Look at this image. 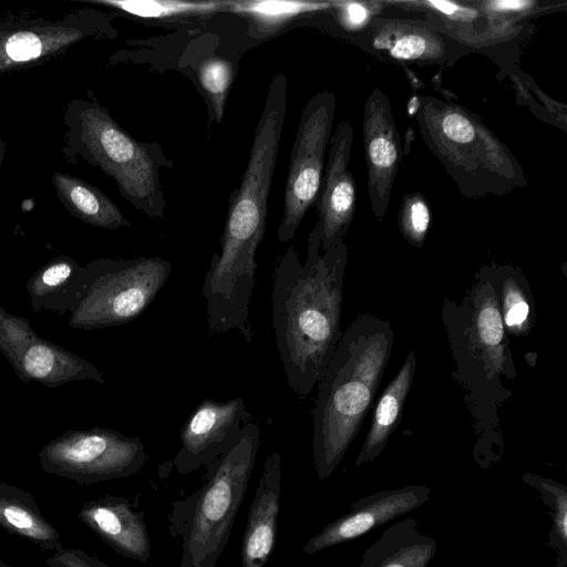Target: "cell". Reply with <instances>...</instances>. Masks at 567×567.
<instances>
[{"mask_svg": "<svg viewBox=\"0 0 567 567\" xmlns=\"http://www.w3.org/2000/svg\"><path fill=\"white\" fill-rule=\"evenodd\" d=\"M317 226L305 264L295 247L277 260L271 291L272 327L288 386L301 398L324 375L341 331L342 288L348 259L344 241L320 254Z\"/></svg>", "mask_w": 567, "mask_h": 567, "instance_id": "cell-2", "label": "cell"}, {"mask_svg": "<svg viewBox=\"0 0 567 567\" xmlns=\"http://www.w3.org/2000/svg\"><path fill=\"white\" fill-rule=\"evenodd\" d=\"M7 144L4 141L0 138V171L3 163L4 154H6Z\"/></svg>", "mask_w": 567, "mask_h": 567, "instance_id": "cell-34", "label": "cell"}, {"mask_svg": "<svg viewBox=\"0 0 567 567\" xmlns=\"http://www.w3.org/2000/svg\"><path fill=\"white\" fill-rule=\"evenodd\" d=\"M430 495L431 488L427 486L409 485L362 497L351 505L348 513L311 537L303 551L311 555L357 538L424 505Z\"/></svg>", "mask_w": 567, "mask_h": 567, "instance_id": "cell-14", "label": "cell"}, {"mask_svg": "<svg viewBox=\"0 0 567 567\" xmlns=\"http://www.w3.org/2000/svg\"><path fill=\"white\" fill-rule=\"evenodd\" d=\"M281 489V456L270 453L251 502L241 542V567H264L269 560L277 536Z\"/></svg>", "mask_w": 567, "mask_h": 567, "instance_id": "cell-16", "label": "cell"}, {"mask_svg": "<svg viewBox=\"0 0 567 567\" xmlns=\"http://www.w3.org/2000/svg\"><path fill=\"white\" fill-rule=\"evenodd\" d=\"M62 120L61 152L68 163L83 159L113 179L137 210L152 219L164 217L166 199L159 172L174 163L158 143L133 138L91 90L68 103Z\"/></svg>", "mask_w": 567, "mask_h": 567, "instance_id": "cell-4", "label": "cell"}, {"mask_svg": "<svg viewBox=\"0 0 567 567\" xmlns=\"http://www.w3.org/2000/svg\"><path fill=\"white\" fill-rule=\"evenodd\" d=\"M38 456L44 472L80 485L128 477L147 460L138 436L103 427L66 431L47 443Z\"/></svg>", "mask_w": 567, "mask_h": 567, "instance_id": "cell-9", "label": "cell"}, {"mask_svg": "<svg viewBox=\"0 0 567 567\" xmlns=\"http://www.w3.org/2000/svg\"><path fill=\"white\" fill-rule=\"evenodd\" d=\"M431 221L426 199L420 193L406 194L399 212V227L408 243L421 247Z\"/></svg>", "mask_w": 567, "mask_h": 567, "instance_id": "cell-29", "label": "cell"}, {"mask_svg": "<svg viewBox=\"0 0 567 567\" xmlns=\"http://www.w3.org/2000/svg\"><path fill=\"white\" fill-rule=\"evenodd\" d=\"M353 127L342 120L330 137L327 165L316 200L320 243L323 251L343 241V237L354 217L357 188L349 169Z\"/></svg>", "mask_w": 567, "mask_h": 567, "instance_id": "cell-13", "label": "cell"}, {"mask_svg": "<svg viewBox=\"0 0 567 567\" xmlns=\"http://www.w3.org/2000/svg\"><path fill=\"white\" fill-rule=\"evenodd\" d=\"M0 567H12L8 565L1 557H0Z\"/></svg>", "mask_w": 567, "mask_h": 567, "instance_id": "cell-35", "label": "cell"}, {"mask_svg": "<svg viewBox=\"0 0 567 567\" xmlns=\"http://www.w3.org/2000/svg\"><path fill=\"white\" fill-rule=\"evenodd\" d=\"M116 35L104 12L83 8L59 19L0 21V78L62 60L87 40Z\"/></svg>", "mask_w": 567, "mask_h": 567, "instance_id": "cell-8", "label": "cell"}, {"mask_svg": "<svg viewBox=\"0 0 567 567\" xmlns=\"http://www.w3.org/2000/svg\"><path fill=\"white\" fill-rule=\"evenodd\" d=\"M496 277L499 279L494 288L506 331L517 336L526 334L533 320L532 296L525 278L513 269L501 270V275Z\"/></svg>", "mask_w": 567, "mask_h": 567, "instance_id": "cell-26", "label": "cell"}, {"mask_svg": "<svg viewBox=\"0 0 567 567\" xmlns=\"http://www.w3.org/2000/svg\"><path fill=\"white\" fill-rule=\"evenodd\" d=\"M233 76V64L220 56L205 59L197 69L199 85L209 101L217 123L223 118Z\"/></svg>", "mask_w": 567, "mask_h": 567, "instance_id": "cell-28", "label": "cell"}, {"mask_svg": "<svg viewBox=\"0 0 567 567\" xmlns=\"http://www.w3.org/2000/svg\"><path fill=\"white\" fill-rule=\"evenodd\" d=\"M0 527L32 542L41 550H55L62 545L60 533L42 515L34 495L3 482L0 483Z\"/></svg>", "mask_w": 567, "mask_h": 567, "instance_id": "cell-21", "label": "cell"}, {"mask_svg": "<svg viewBox=\"0 0 567 567\" xmlns=\"http://www.w3.org/2000/svg\"><path fill=\"white\" fill-rule=\"evenodd\" d=\"M45 564L48 567H111L83 549L64 548L63 545L45 558Z\"/></svg>", "mask_w": 567, "mask_h": 567, "instance_id": "cell-31", "label": "cell"}, {"mask_svg": "<svg viewBox=\"0 0 567 567\" xmlns=\"http://www.w3.org/2000/svg\"><path fill=\"white\" fill-rule=\"evenodd\" d=\"M472 331L471 337L480 350L487 355V361L497 372H505L506 349L505 326L502 319L497 293L491 278H481L472 293Z\"/></svg>", "mask_w": 567, "mask_h": 567, "instance_id": "cell-23", "label": "cell"}, {"mask_svg": "<svg viewBox=\"0 0 567 567\" xmlns=\"http://www.w3.org/2000/svg\"><path fill=\"white\" fill-rule=\"evenodd\" d=\"M338 17L342 25L348 29L363 27L371 16L370 9L362 2H336Z\"/></svg>", "mask_w": 567, "mask_h": 567, "instance_id": "cell-32", "label": "cell"}, {"mask_svg": "<svg viewBox=\"0 0 567 567\" xmlns=\"http://www.w3.org/2000/svg\"><path fill=\"white\" fill-rule=\"evenodd\" d=\"M336 106L334 93L323 90L311 96L301 112L288 167L284 215L277 229L281 243L295 237L305 215L316 204Z\"/></svg>", "mask_w": 567, "mask_h": 567, "instance_id": "cell-10", "label": "cell"}, {"mask_svg": "<svg viewBox=\"0 0 567 567\" xmlns=\"http://www.w3.org/2000/svg\"><path fill=\"white\" fill-rule=\"evenodd\" d=\"M131 498L104 495L84 502L78 518L118 555L141 563L151 557L144 512Z\"/></svg>", "mask_w": 567, "mask_h": 567, "instance_id": "cell-15", "label": "cell"}, {"mask_svg": "<svg viewBox=\"0 0 567 567\" xmlns=\"http://www.w3.org/2000/svg\"><path fill=\"white\" fill-rule=\"evenodd\" d=\"M388 320L359 315L342 332L318 383L312 457L320 480L343 460L370 411L393 347Z\"/></svg>", "mask_w": 567, "mask_h": 567, "instance_id": "cell-3", "label": "cell"}, {"mask_svg": "<svg viewBox=\"0 0 567 567\" xmlns=\"http://www.w3.org/2000/svg\"><path fill=\"white\" fill-rule=\"evenodd\" d=\"M332 2L282 0H230L226 11L243 14L249 27L261 35H269L305 13L329 9Z\"/></svg>", "mask_w": 567, "mask_h": 567, "instance_id": "cell-24", "label": "cell"}, {"mask_svg": "<svg viewBox=\"0 0 567 567\" xmlns=\"http://www.w3.org/2000/svg\"><path fill=\"white\" fill-rule=\"evenodd\" d=\"M260 443V426L247 422L233 446L208 465L204 485L173 503V537H182L179 567H216L245 497Z\"/></svg>", "mask_w": 567, "mask_h": 567, "instance_id": "cell-5", "label": "cell"}, {"mask_svg": "<svg viewBox=\"0 0 567 567\" xmlns=\"http://www.w3.org/2000/svg\"><path fill=\"white\" fill-rule=\"evenodd\" d=\"M523 480L537 489L551 509L549 544L557 550L558 567L567 563V487L550 478L524 474Z\"/></svg>", "mask_w": 567, "mask_h": 567, "instance_id": "cell-27", "label": "cell"}, {"mask_svg": "<svg viewBox=\"0 0 567 567\" xmlns=\"http://www.w3.org/2000/svg\"><path fill=\"white\" fill-rule=\"evenodd\" d=\"M51 181L60 203L73 217L104 229L130 226L116 204L97 187L61 172L53 173Z\"/></svg>", "mask_w": 567, "mask_h": 567, "instance_id": "cell-22", "label": "cell"}, {"mask_svg": "<svg viewBox=\"0 0 567 567\" xmlns=\"http://www.w3.org/2000/svg\"><path fill=\"white\" fill-rule=\"evenodd\" d=\"M288 81L274 75L258 120L247 166L233 193L220 251L213 255L202 298L210 334L236 330L249 340V305L256 285V252L264 238L268 198L287 115Z\"/></svg>", "mask_w": 567, "mask_h": 567, "instance_id": "cell-1", "label": "cell"}, {"mask_svg": "<svg viewBox=\"0 0 567 567\" xmlns=\"http://www.w3.org/2000/svg\"><path fill=\"white\" fill-rule=\"evenodd\" d=\"M416 118L424 143L463 195H504L526 185L524 172L506 145L466 109L421 96Z\"/></svg>", "mask_w": 567, "mask_h": 567, "instance_id": "cell-6", "label": "cell"}, {"mask_svg": "<svg viewBox=\"0 0 567 567\" xmlns=\"http://www.w3.org/2000/svg\"><path fill=\"white\" fill-rule=\"evenodd\" d=\"M436 540L412 517L390 525L362 555L357 567H429Z\"/></svg>", "mask_w": 567, "mask_h": 567, "instance_id": "cell-17", "label": "cell"}, {"mask_svg": "<svg viewBox=\"0 0 567 567\" xmlns=\"http://www.w3.org/2000/svg\"><path fill=\"white\" fill-rule=\"evenodd\" d=\"M248 417L241 398L199 403L182 429L181 447L173 460L175 470L189 474L214 463L237 441Z\"/></svg>", "mask_w": 567, "mask_h": 567, "instance_id": "cell-11", "label": "cell"}, {"mask_svg": "<svg viewBox=\"0 0 567 567\" xmlns=\"http://www.w3.org/2000/svg\"><path fill=\"white\" fill-rule=\"evenodd\" d=\"M415 367L416 358L412 350L377 404L370 429L354 462L355 466L373 461L384 450L391 434L400 423L403 405L414 378Z\"/></svg>", "mask_w": 567, "mask_h": 567, "instance_id": "cell-20", "label": "cell"}, {"mask_svg": "<svg viewBox=\"0 0 567 567\" xmlns=\"http://www.w3.org/2000/svg\"><path fill=\"white\" fill-rule=\"evenodd\" d=\"M371 37L374 49L400 61L433 62L445 53L440 34L417 21L375 19L371 21Z\"/></svg>", "mask_w": 567, "mask_h": 567, "instance_id": "cell-19", "label": "cell"}, {"mask_svg": "<svg viewBox=\"0 0 567 567\" xmlns=\"http://www.w3.org/2000/svg\"><path fill=\"white\" fill-rule=\"evenodd\" d=\"M362 134L371 209L381 221L389 208L402 150L390 99L380 89H373L364 103Z\"/></svg>", "mask_w": 567, "mask_h": 567, "instance_id": "cell-12", "label": "cell"}, {"mask_svg": "<svg viewBox=\"0 0 567 567\" xmlns=\"http://www.w3.org/2000/svg\"><path fill=\"white\" fill-rule=\"evenodd\" d=\"M81 2L107 7L140 19H164L179 16L207 14L227 10L230 0H82Z\"/></svg>", "mask_w": 567, "mask_h": 567, "instance_id": "cell-25", "label": "cell"}, {"mask_svg": "<svg viewBox=\"0 0 567 567\" xmlns=\"http://www.w3.org/2000/svg\"><path fill=\"white\" fill-rule=\"evenodd\" d=\"M18 370L27 381L35 380L49 388L84 379L105 382L103 374L86 360L37 337L20 352Z\"/></svg>", "mask_w": 567, "mask_h": 567, "instance_id": "cell-18", "label": "cell"}, {"mask_svg": "<svg viewBox=\"0 0 567 567\" xmlns=\"http://www.w3.org/2000/svg\"><path fill=\"white\" fill-rule=\"evenodd\" d=\"M82 269L65 256L49 261L31 278L28 290L31 297L43 298L61 289L74 274Z\"/></svg>", "mask_w": 567, "mask_h": 567, "instance_id": "cell-30", "label": "cell"}, {"mask_svg": "<svg viewBox=\"0 0 567 567\" xmlns=\"http://www.w3.org/2000/svg\"><path fill=\"white\" fill-rule=\"evenodd\" d=\"M488 11L495 12H517L528 9L533 6L530 1H489L483 3Z\"/></svg>", "mask_w": 567, "mask_h": 567, "instance_id": "cell-33", "label": "cell"}, {"mask_svg": "<svg viewBox=\"0 0 567 567\" xmlns=\"http://www.w3.org/2000/svg\"><path fill=\"white\" fill-rule=\"evenodd\" d=\"M172 265L161 257L99 259L84 270V289L71 326L96 329L136 319L166 284Z\"/></svg>", "mask_w": 567, "mask_h": 567, "instance_id": "cell-7", "label": "cell"}]
</instances>
